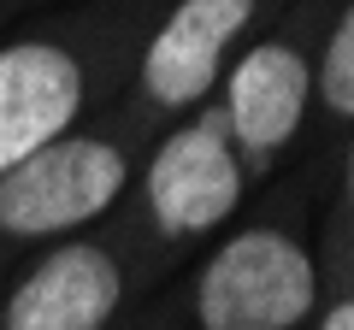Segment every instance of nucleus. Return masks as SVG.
Segmentation results:
<instances>
[{
	"instance_id": "6",
	"label": "nucleus",
	"mask_w": 354,
	"mask_h": 330,
	"mask_svg": "<svg viewBox=\"0 0 354 330\" xmlns=\"http://www.w3.org/2000/svg\"><path fill=\"white\" fill-rule=\"evenodd\" d=\"M254 18V0H183L142 53V83L160 106H195L225 71L230 41Z\"/></svg>"
},
{
	"instance_id": "10",
	"label": "nucleus",
	"mask_w": 354,
	"mask_h": 330,
	"mask_svg": "<svg viewBox=\"0 0 354 330\" xmlns=\"http://www.w3.org/2000/svg\"><path fill=\"white\" fill-rule=\"evenodd\" d=\"M348 201H354V153H348Z\"/></svg>"
},
{
	"instance_id": "7",
	"label": "nucleus",
	"mask_w": 354,
	"mask_h": 330,
	"mask_svg": "<svg viewBox=\"0 0 354 330\" xmlns=\"http://www.w3.org/2000/svg\"><path fill=\"white\" fill-rule=\"evenodd\" d=\"M307 83H313V71L283 41H260L254 53H242V65L230 71V113H225L230 142L254 159H272L301 130Z\"/></svg>"
},
{
	"instance_id": "8",
	"label": "nucleus",
	"mask_w": 354,
	"mask_h": 330,
	"mask_svg": "<svg viewBox=\"0 0 354 330\" xmlns=\"http://www.w3.org/2000/svg\"><path fill=\"white\" fill-rule=\"evenodd\" d=\"M319 89H325V106H330V113L354 118V0H348V12L337 18V30H330V41H325Z\"/></svg>"
},
{
	"instance_id": "4",
	"label": "nucleus",
	"mask_w": 354,
	"mask_h": 330,
	"mask_svg": "<svg viewBox=\"0 0 354 330\" xmlns=\"http://www.w3.org/2000/svg\"><path fill=\"white\" fill-rule=\"evenodd\" d=\"M83 113V65L53 41L0 48V177L48 142L71 136Z\"/></svg>"
},
{
	"instance_id": "2",
	"label": "nucleus",
	"mask_w": 354,
	"mask_h": 330,
	"mask_svg": "<svg viewBox=\"0 0 354 330\" xmlns=\"http://www.w3.org/2000/svg\"><path fill=\"white\" fill-rule=\"evenodd\" d=\"M130 165L101 136H59L0 177V230L6 236H65L118 201Z\"/></svg>"
},
{
	"instance_id": "3",
	"label": "nucleus",
	"mask_w": 354,
	"mask_h": 330,
	"mask_svg": "<svg viewBox=\"0 0 354 330\" xmlns=\"http://www.w3.org/2000/svg\"><path fill=\"white\" fill-rule=\"evenodd\" d=\"M242 201V159L218 118L183 124L160 142L148 165V206L165 236H207Z\"/></svg>"
},
{
	"instance_id": "1",
	"label": "nucleus",
	"mask_w": 354,
	"mask_h": 330,
	"mask_svg": "<svg viewBox=\"0 0 354 330\" xmlns=\"http://www.w3.org/2000/svg\"><path fill=\"white\" fill-rule=\"evenodd\" d=\"M319 301L307 248L290 230H242L195 283L201 330H295Z\"/></svg>"
},
{
	"instance_id": "9",
	"label": "nucleus",
	"mask_w": 354,
	"mask_h": 330,
	"mask_svg": "<svg viewBox=\"0 0 354 330\" xmlns=\"http://www.w3.org/2000/svg\"><path fill=\"white\" fill-rule=\"evenodd\" d=\"M319 330H354V301L330 307V313H325V324H319Z\"/></svg>"
},
{
	"instance_id": "5",
	"label": "nucleus",
	"mask_w": 354,
	"mask_h": 330,
	"mask_svg": "<svg viewBox=\"0 0 354 330\" xmlns=\"http://www.w3.org/2000/svg\"><path fill=\"white\" fill-rule=\"evenodd\" d=\"M118 278L113 248L101 242H65L53 254L30 266V278L6 295V318L0 330H106L118 313Z\"/></svg>"
}]
</instances>
